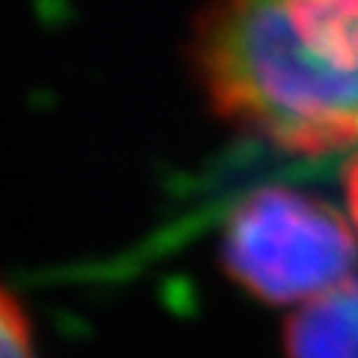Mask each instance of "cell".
I'll return each mask as SVG.
<instances>
[{
	"label": "cell",
	"instance_id": "cell-1",
	"mask_svg": "<svg viewBox=\"0 0 358 358\" xmlns=\"http://www.w3.org/2000/svg\"><path fill=\"white\" fill-rule=\"evenodd\" d=\"M192 63L224 120L278 147L358 143V0H209Z\"/></svg>",
	"mask_w": 358,
	"mask_h": 358
},
{
	"label": "cell",
	"instance_id": "cell-2",
	"mask_svg": "<svg viewBox=\"0 0 358 358\" xmlns=\"http://www.w3.org/2000/svg\"><path fill=\"white\" fill-rule=\"evenodd\" d=\"M221 263L266 305H308L350 281L358 242L329 200L296 188H260L224 227Z\"/></svg>",
	"mask_w": 358,
	"mask_h": 358
},
{
	"label": "cell",
	"instance_id": "cell-3",
	"mask_svg": "<svg viewBox=\"0 0 358 358\" xmlns=\"http://www.w3.org/2000/svg\"><path fill=\"white\" fill-rule=\"evenodd\" d=\"M287 358H358V278L301 305L287 322Z\"/></svg>",
	"mask_w": 358,
	"mask_h": 358
},
{
	"label": "cell",
	"instance_id": "cell-4",
	"mask_svg": "<svg viewBox=\"0 0 358 358\" xmlns=\"http://www.w3.org/2000/svg\"><path fill=\"white\" fill-rule=\"evenodd\" d=\"M0 358H42L21 301L0 284Z\"/></svg>",
	"mask_w": 358,
	"mask_h": 358
},
{
	"label": "cell",
	"instance_id": "cell-5",
	"mask_svg": "<svg viewBox=\"0 0 358 358\" xmlns=\"http://www.w3.org/2000/svg\"><path fill=\"white\" fill-rule=\"evenodd\" d=\"M346 203H350L352 221L358 227V155L352 159V164L346 167Z\"/></svg>",
	"mask_w": 358,
	"mask_h": 358
}]
</instances>
